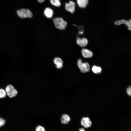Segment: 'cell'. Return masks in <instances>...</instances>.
I'll list each match as a JSON object with an SVG mask.
<instances>
[{
    "label": "cell",
    "instance_id": "ba28073f",
    "mask_svg": "<svg viewBox=\"0 0 131 131\" xmlns=\"http://www.w3.org/2000/svg\"><path fill=\"white\" fill-rule=\"evenodd\" d=\"M76 41L77 44L82 47H84L86 46L88 43L87 39L85 38L81 39L80 37H78Z\"/></svg>",
    "mask_w": 131,
    "mask_h": 131
},
{
    "label": "cell",
    "instance_id": "8fae6325",
    "mask_svg": "<svg viewBox=\"0 0 131 131\" xmlns=\"http://www.w3.org/2000/svg\"><path fill=\"white\" fill-rule=\"evenodd\" d=\"M45 16L48 18H51L53 15L54 13L53 10L49 8H46L44 11Z\"/></svg>",
    "mask_w": 131,
    "mask_h": 131
},
{
    "label": "cell",
    "instance_id": "5bb4252c",
    "mask_svg": "<svg viewBox=\"0 0 131 131\" xmlns=\"http://www.w3.org/2000/svg\"><path fill=\"white\" fill-rule=\"evenodd\" d=\"M92 70L93 72L96 74L100 73L102 71L101 68L100 67L95 66H92Z\"/></svg>",
    "mask_w": 131,
    "mask_h": 131
},
{
    "label": "cell",
    "instance_id": "5b68a950",
    "mask_svg": "<svg viewBox=\"0 0 131 131\" xmlns=\"http://www.w3.org/2000/svg\"><path fill=\"white\" fill-rule=\"evenodd\" d=\"M81 125L84 128H88L92 126V123L90 118L88 117H83L81 119Z\"/></svg>",
    "mask_w": 131,
    "mask_h": 131
},
{
    "label": "cell",
    "instance_id": "9c48e42d",
    "mask_svg": "<svg viewBox=\"0 0 131 131\" xmlns=\"http://www.w3.org/2000/svg\"><path fill=\"white\" fill-rule=\"evenodd\" d=\"M53 62L57 69H59L62 67L63 62L61 58L58 57H56L54 59Z\"/></svg>",
    "mask_w": 131,
    "mask_h": 131
},
{
    "label": "cell",
    "instance_id": "ffe728a7",
    "mask_svg": "<svg viewBox=\"0 0 131 131\" xmlns=\"http://www.w3.org/2000/svg\"><path fill=\"white\" fill-rule=\"evenodd\" d=\"M40 3H42L44 2L45 0H37Z\"/></svg>",
    "mask_w": 131,
    "mask_h": 131
},
{
    "label": "cell",
    "instance_id": "3957f363",
    "mask_svg": "<svg viewBox=\"0 0 131 131\" xmlns=\"http://www.w3.org/2000/svg\"><path fill=\"white\" fill-rule=\"evenodd\" d=\"M77 64L80 70L83 73L88 72L90 70L89 64L87 62L82 63L81 59L78 60Z\"/></svg>",
    "mask_w": 131,
    "mask_h": 131
},
{
    "label": "cell",
    "instance_id": "7a4b0ae2",
    "mask_svg": "<svg viewBox=\"0 0 131 131\" xmlns=\"http://www.w3.org/2000/svg\"><path fill=\"white\" fill-rule=\"evenodd\" d=\"M16 13L19 17L22 19L26 18H31L33 16L32 12L28 9L23 8L17 10Z\"/></svg>",
    "mask_w": 131,
    "mask_h": 131
},
{
    "label": "cell",
    "instance_id": "4fadbf2b",
    "mask_svg": "<svg viewBox=\"0 0 131 131\" xmlns=\"http://www.w3.org/2000/svg\"><path fill=\"white\" fill-rule=\"evenodd\" d=\"M78 6L81 8H84L87 5L88 0H77Z\"/></svg>",
    "mask_w": 131,
    "mask_h": 131
},
{
    "label": "cell",
    "instance_id": "ac0fdd59",
    "mask_svg": "<svg viewBox=\"0 0 131 131\" xmlns=\"http://www.w3.org/2000/svg\"><path fill=\"white\" fill-rule=\"evenodd\" d=\"M5 123V120L2 118L0 117V127L4 125Z\"/></svg>",
    "mask_w": 131,
    "mask_h": 131
},
{
    "label": "cell",
    "instance_id": "e0dca14e",
    "mask_svg": "<svg viewBox=\"0 0 131 131\" xmlns=\"http://www.w3.org/2000/svg\"><path fill=\"white\" fill-rule=\"evenodd\" d=\"M36 131H45V130L43 127L39 125L36 127Z\"/></svg>",
    "mask_w": 131,
    "mask_h": 131
},
{
    "label": "cell",
    "instance_id": "30bf717a",
    "mask_svg": "<svg viewBox=\"0 0 131 131\" xmlns=\"http://www.w3.org/2000/svg\"><path fill=\"white\" fill-rule=\"evenodd\" d=\"M82 53L83 57L85 58H90L93 55V53L91 51L86 49H82Z\"/></svg>",
    "mask_w": 131,
    "mask_h": 131
},
{
    "label": "cell",
    "instance_id": "8992f818",
    "mask_svg": "<svg viewBox=\"0 0 131 131\" xmlns=\"http://www.w3.org/2000/svg\"><path fill=\"white\" fill-rule=\"evenodd\" d=\"M75 4L72 1H70L69 3H66L65 5L66 9L72 13H73L75 11Z\"/></svg>",
    "mask_w": 131,
    "mask_h": 131
},
{
    "label": "cell",
    "instance_id": "52a82bcc",
    "mask_svg": "<svg viewBox=\"0 0 131 131\" xmlns=\"http://www.w3.org/2000/svg\"><path fill=\"white\" fill-rule=\"evenodd\" d=\"M114 23L115 25H118L124 24L127 27L129 30L130 31L131 30V19H130L128 21L124 19L118 20L115 22Z\"/></svg>",
    "mask_w": 131,
    "mask_h": 131
},
{
    "label": "cell",
    "instance_id": "2e32d148",
    "mask_svg": "<svg viewBox=\"0 0 131 131\" xmlns=\"http://www.w3.org/2000/svg\"><path fill=\"white\" fill-rule=\"evenodd\" d=\"M6 92L4 90L0 89V98H5L6 96Z\"/></svg>",
    "mask_w": 131,
    "mask_h": 131
},
{
    "label": "cell",
    "instance_id": "9a60e30c",
    "mask_svg": "<svg viewBox=\"0 0 131 131\" xmlns=\"http://www.w3.org/2000/svg\"><path fill=\"white\" fill-rule=\"evenodd\" d=\"M50 1L51 4L54 6L59 7L61 5L60 0H50Z\"/></svg>",
    "mask_w": 131,
    "mask_h": 131
},
{
    "label": "cell",
    "instance_id": "44dd1931",
    "mask_svg": "<svg viewBox=\"0 0 131 131\" xmlns=\"http://www.w3.org/2000/svg\"><path fill=\"white\" fill-rule=\"evenodd\" d=\"M79 131H85V130L84 128H80L79 130Z\"/></svg>",
    "mask_w": 131,
    "mask_h": 131
},
{
    "label": "cell",
    "instance_id": "6da1fadb",
    "mask_svg": "<svg viewBox=\"0 0 131 131\" xmlns=\"http://www.w3.org/2000/svg\"><path fill=\"white\" fill-rule=\"evenodd\" d=\"M53 21L55 27L57 29L61 30H64L67 25L66 21L64 20L61 17H57L53 19Z\"/></svg>",
    "mask_w": 131,
    "mask_h": 131
},
{
    "label": "cell",
    "instance_id": "7c38bea8",
    "mask_svg": "<svg viewBox=\"0 0 131 131\" xmlns=\"http://www.w3.org/2000/svg\"><path fill=\"white\" fill-rule=\"evenodd\" d=\"M70 120V117L68 115L63 114L61 117V123L63 124L68 123Z\"/></svg>",
    "mask_w": 131,
    "mask_h": 131
},
{
    "label": "cell",
    "instance_id": "277c9868",
    "mask_svg": "<svg viewBox=\"0 0 131 131\" xmlns=\"http://www.w3.org/2000/svg\"><path fill=\"white\" fill-rule=\"evenodd\" d=\"M5 91L7 95L11 98L15 96L17 93L16 90L11 85H8L6 87Z\"/></svg>",
    "mask_w": 131,
    "mask_h": 131
},
{
    "label": "cell",
    "instance_id": "d6986e66",
    "mask_svg": "<svg viewBox=\"0 0 131 131\" xmlns=\"http://www.w3.org/2000/svg\"><path fill=\"white\" fill-rule=\"evenodd\" d=\"M127 92L129 95L131 96V86L129 87L127 89Z\"/></svg>",
    "mask_w": 131,
    "mask_h": 131
}]
</instances>
